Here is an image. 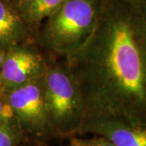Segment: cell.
Returning a JSON list of instances; mask_svg holds the SVG:
<instances>
[{
  "instance_id": "14",
  "label": "cell",
  "mask_w": 146,
  "mask_h": 146,
  "mask_svg": "<svg viewBox=\"0 0 146 146\" xmlns=\"http://www.w3.org/2000/svg\"><path fill=\"white\" fill-rule=\"evenodd\" d=\"M19 1H21V2H22L23 3V4H24V6L26 5L27 3H29V2H30L31 0H19Z\"/></svg>"
},
{
  "instance_id": "16",
  "label": "cell",
  "mask_w": 146,
  "mask_h": 146,
  "mask_svg": "<svg viewBox=\"0 0 146 146\" xmlns=\"http://www.w3.org/2000/svg\"><path fill=\"white\" fill-rule=\"evenodd\" d=\"M0 76H1V71H0Z\"/></svg>"
},
{
  "instance_id": "9",
  "label": "cell",
  "mask_w": 146,
  "mask_h": 146,
  "mask_svg": "<svg viewBox=\"0 0 146 146\" xmlns=\"http://www.w3.org/2000/svg\"><path fill=\"white\" fill-rule=\"evenodd\" d=\"M24 136L25 132L16 117L6 119L0 126V146H19Z\"/></svg>"
},
{
  "instance_id": "6",
  "label": "cell",
  "mask_w": 146,
  "mask_h": 146,
  "mask_svg": "<svg viewBox=\"0 0 146 146\" xmlns=\"http://www.w3.org/2000/svg\"><path fill=\"white\" fill-rule=\"evenodd\" d=\"M84 133L102 136L115 146H146V127L114 117L85 115L76 134Z\"/></svg>"
},
{
  "instance_id": "10",
  "label": "cell",
  "mask_w": 146,
  "mask_h": 146,
  "mask_svg": "<svg viewBox=\"0 0 146 146\" xmlns=\"http://www.w3.org/2000/svg\"><path fill=\"white\" fill-rule=\"evenodd\" d=\"M69 146H115L107 139L100 136L84 139L76 136H71Z\"/></svg>"
},
{
  "instance_id": "1",
  "label": "cell",
  "mask_w": 146,
  "mask_h": 146,
  "mask_svg": "<svg viewBox=\"0 0 146 146\" xmlns=\"http://www.w3.org/2000/svg\"><path fill=\"white\" fill-rule=\"evenodd\" d=\"M65 63L85 115L146 127V21L134 0H102L91 36Z\"/></svg>"
},
{
  "instance_id": "7",
  "label": "cell",
  "mask_w": 146,
  "mask_h": 146,
  "mask_svg": "<svg viewBox=\"0 0 146 146\" xmlns=\"http://www.w3.org/2000/svg\"><path fill=\"white\" fill-rule=\"evenodd\" d=\"M26 33L21 15L8 1L0 0V46L7 50L19 46Z\"/></svg>"
},
{
  "instance_id": "2",
  "label": "cell",
  "mask_w": 146,
  "mask_h": 146,
  "mask_svg": "<svg viewBox=\"0 0 146 146\" xmlns=\"http://www.w3.org/2000/svg\"><path fill=\"white\" fill-rule=\"evenodd\" d=\"M102 0H64L48 17L41 33L44 47L65 60L73 56L94 31Z\"/></svg>"
},
{
  "instance_id": "12",
  "label": "cell",
  "mask_w": 146,
  "mask_h": 146,
  "mask_svg": "<svg viewBox=\"0 0 146 146\" xmlns=\"http://www.w3.org/2000/svg\"><path fill=\"white\" fill-rule=\"evenodd\" d=\"M4 58H5V56L0 52V64H3V61H4Z\"/></svg>"
},
{
  "instance_id": "15",
  "label": "cell",
  "mask_w": 146,
  "mask_h": 146,
  "mask_svg": "<svg viewBox=\"0 0 146 146\" xmlns=\"http://www.w3.org/2000/svg\"><path fill=\"white\" fill-rule=\"evenodd\" d=\"M3 105H4L3 102L0 99V112H1V110H2V109H3Z\"/></svg>"
},
{
  "instance_id": "5",
  "label": "cell",
  "mask_w": 146,
  "mask_h": 146,
  "mask_svg": "<svg viewBox=\"0 0 146 146\" xmlns=\"http://www.w3.org/2000/svg\"><path fill=\"white\" fill-rule=\"evenodd\" d=\"M48 63L39 52L23 46L7 50L2 64L0 84L7 91L19 88L46 73Z\"/></svg>"
},
{
  "instance_id": "13",
  "label": "cell",
  "mask_w": 146,
  "mask_h": 146,
  "mask_svg": "<svg viewBox=\"0 0 146 146\" xmlns=\"http://www.w3.org/2000/svg\"><path fill=\"white\" fill-rule=\"evenodd\" d=\"M5 120H6V119H4V118L2 116V115H0V126L2 125V124H3V123L5 122Z\"/></svg>"
},
{
  "instance_id": "3",
  "label": "cell",
  "mask_w": 146,
  "mask_h": 146,
  "mask_svg": "<svg viewBox=\"0 0 146 146\" xmlns=\"http://www.w3.org/2000/svg\"><path fill=\"white\" fill-rule=\"evenodd\" d=\"M44 84L54 136L76 135L83 123L86 108L80 87L66 63H48Z\"/></svg>"
},
{
  "instance_id": "11",
  "label": "cell",
  "mask_w": 146,
  "mask_h": 146,
  "mask_svg": "<svg viewBox=\"0 0 146 146\" xmlns=\"http://www.w3.org/2000/svg\"><path fill=\"white\" fill-rule=\"evenodd\" d=\"M136 6L138 7L141 15L146 21V0H134Z\"/></svg>"
},
{
  "instance_id": "4",
  "label": "cell",
  "mask_w": 146,
  "mask_h": 146,
  "mask_svg": "<svg viewBox=\"0 0 146 146\" xmlns=\"http://www.w3.org/2000/svg\"><path fill=\"white\" fill-rule=\"evenodd\" d=\"M9 93L7 102L25 134L39 141L54 136L47 110L44 76Z\"/></svg>"
},
{
  "instance_id": "8",
  "label": "cell",
  "mask_w": 146,
  "mask_h": 146,
  "mask_svg": "<svg viewBox=\"0 0 146 146\" xmlns=\"http://www.w3.org/2000/svg\"><path fill=\"white\" fill-rule=\"evenodd\" d=\"M63 2L64 0H31L23 7L24 16L29 23L38 25L57 11Z\"/></svg>"
}]
</instances>
